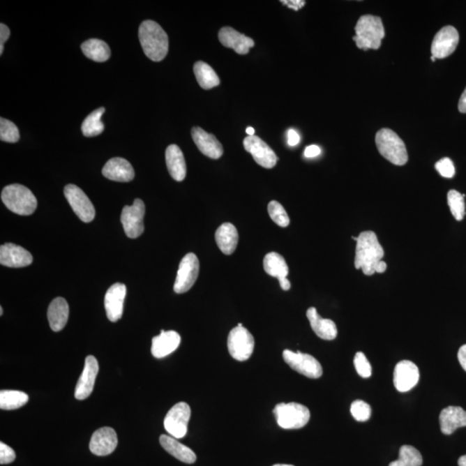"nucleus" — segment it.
Instances as JSON below:
<instances>
[{
    "label": "nucleus",
    "mask_w": 466,
    "mask_h": 466,
    "mask_svg": "<svg viewBox=\"0 0 466 466\" xmlns=\"http://www.w3.org/2000/svg\"><path fill=\"white\" fill-rule=\"evenodd\" d=\"M20 138V130L15 123L8 119H0V140L7 143H16Z\"/></svg>",
    "instance_id": "4c0bfd02"
},
{
    "label": "nucleus",
    "mask_w": 466,
    "mask_h": 466,
    "mask_svg": "<svg viewBox=\"0 0 466 466\" xmlns=\"http://www.w3.org/2000/svg\"><path fill=\"white\" fill-rule=\"evenodd\" d=\"M10 35V29L6 24H0V47H3Z\"/></svg>",
    "instance_id": "a18cd8bd"
},
{
    "label": "nucleus",
    "mask_w": 466,
    "mask_h": 466,
    "mask_svg": "<svg viewBox=\"0 0 466 466\" xmlns=\"http://www.w3.org/2000/svg\"><path fill=\"white\" fill-rule=\"evenodd\" d=\"M64 195L80 220L86 223L93 220L96 217V209L81 188L74 184H68L64 188Z\"/></svg>",
    "instance_id": "f8f14e48"
},
{
    "label": "nucleus",
    "mask_w": 466,
    "mask_h": 466,
    "mask_svg": "<svg viewBox=\"0 0 466 466\" xmlns=\"http://www.w3.org/2000/svg\"><path fill=\"white\" fill-rule=\"evenodd\" d=\"M283 356L287 366L305 377L316 379L322 376V366L318 360L311 355L299 351L294 352L290 350H284Z\"/></svg>",
    "instance_id": "6e6552de"
},
{
    "label": "nucleus",
    "mask_w": 466,
    "mask_h": 466,
    "mask_svg": "<svg viewBox=\"0 0 466 466\" xmlns=\"http://www.w3.org/2000/svg\"><path fill=\"white\" fill-rule=\"evenodd\" d=\"M431 60H432V61H435L436 58H435V57H433V56H432V57H431Z\"/></svg>",
    "instance_id": "6e6d98bb"
},
{
    "label": "nucleus",
    "mask_w": 466,
    "mask_h": 466,
    "mask_svg": "<svg viewBox=\"0 0 466 466\" xmlns=\"http://www.w3.org/2000/svg\"><path fill=\"white\" fill-rule=\"evenodd\" d=\"M300 140L301 137L296 130L293 129L289 130V132H287V144H289L290 146H296L300 143Z\"/></svg>",
    "instance_id": "c03bdc74"
},
{
    "label": "nucleus",
    "mask_w": 466,
    "mask_h": 466,
    "mask_svg": "<svg viewBox=\"0 0 466 466\" xmlns=\"http://www.w3.org/2000/svg\"><path fill=\"white\" fill-rule=\"evenodd\" d=\"M191 133L193 140L203 155L212 159L220 158L223 155V146L214 135L207 133L200 127H194Z\"/></svg>",
    "instance_id": "aec40b11"
},
{
    "label": "nucleus",
    "mask_w": 466,
    "mask_h": 466,
    "mask_svg": "<svg viewBox=\"0 0 466 466\" xmlns=\"http://www.w3.org/2000/svg\"><path fill=\"white\" fill-rule=\"evenodd\" d=\"M102 174L107 179L119 183H128L135 177L133 167L127 160L122 158L109 160L102 170Z\"/></svg>",
    "instance_id": "5701e85b"
},
{
    "label": "nucleus",
    "mask_w": 466,
    "mask_h": 466,
    "mask_svg": "<svg viewBox=\"0 0 466 466\" xmlns=\"http://www.w3.org/2000/svg\"><path fill=\"white\" fill-rule=\"evenodd\" d=\"M181 344V336L174 331H162L158 336L153 338L152 355L156 359L165 358L176 351Z\"/></svg>",
    "instance_id": "b1692460"
},
{
    "label": "nucleus",
    "mask_w": 466,
    "mask_h": 466,
    "mask_svg": "<svg viewBox=\"0 0 466 466\" xmlns=\"http://www.w3.org/2000/svg\"><path fill=\"white\" fill-rule=\"evenodd\" d=\"M48 320L50 329L54 332H60L66 326L69 315V308L66 300L57 297L49 306Z\"/></svg>",
    "instance_id": "cd10ccee"
},
{
    "label": "nucleus",
    "mask_w": 466,
    "mask_h": 466,
    "mask_svg": "<svg viewBox=\"0 0 466 466\" xmlns=\"http://www.w3.org/2000/svg\"><path fill=\"white\" fill-rule=\"evenodd\" d=\"M420 380V371L416 363L403 360L396 366L394 384L399 392H407L416 387Z\"/></svg>",
    "instance_id": "dca6fc26"
},
{
    "label": "nucleus",
    "mask_w": 466,
    "mask_h": 466,
    "mask_svg": "<svg viewBox=\"0 0 466 466\" xmlns=\"http://www.w3.org/2000/svg\"><path fill=\"white\" fill-rule=\"evenodd\" d=\"M273 466H293L290 465H283V464H278V465H274Z\"/></svg>",
    "instance_id": "864d4df0"
},
{
    "label": "nucleus",
    "mask_w": 466,
    "mask_h": 466,
    "mask_svg": "<svg viewBox=\"0 0 466 466\" xmlns=\"http://www.w3.org/2000/svg\"><path fill=\"white\" fill-rule=\"evenodd\" d=\"M279 427L283 429H300L310 420V411L297 403H279L273 410Z\"/></svg>",
    "instance_id": "423d86ee"
},
{
    "label": "nucleus",
    "mask_w": 466,
    "mask_h": 466,
    "mask_svg": "<svg viewBox=\"0 0 466 466\" xmlns=\"http://www.w3.org/2000/svg\"><path fill=\"white\" fill-rule=\"evenodd\" d=\"M227 347L233 359L238 361H246L254 352L253 335L239 323L228 335Z\"/></svg>",
    "instance_id": "0eeeda50"
},
{
    "label": "nucleus",
    "mask_w": 466,
    "mask_h": 466,
    "mask_svg": "<svg viewBox=\"0 0 466 466\" xmlns=\"http://www.w3.org/2000/svg\"><path fill=\"white\" fill-rule=\"evenodd\" d=\"M422 456L416 447L403 446L400 449L399 458L391 462L389 466H421Z\"/></svg>",
    "instance_id": "f704fd0d"
},
{
    "label": "nucleus",
    "mask_w": 466,
    "mask_h": 466,
    "mask_svg": "<svg viewBox=\"0 0 466 466\" xmlns=\"http://www.w3.org/2000/svg\"><path fill=\"white\" fill-rule=\"evenodd\" d=\"M352 239L356 241L355 268L361 269L366 276L374 275L384 257V250L378 241L376 233L373 231L363 232L359 236H352Z\"/></svg>",
    "instance_id": "f257e3e1"
},
{
    "label": "nucleus",
    "mask_w": 466,
    "mask_h": 466,
    "mask_svg": "<svg viewBox=\"0 0 466 466\" xmlns=\"http://www.w3.org/2000/svg\"><path fill=\"white\" fill-rule=\"evenodd\" d=\"M1 199L7 209L18 216H31L38 206V200L30 189L20 184L3 188Z\"/></svg>",
    "instance_id": "20e7f679"
},
{
    "label": "nucleus",
    "mask_w": 466,
    "mask_h": 466,
    "mask_svg": "<svg viewBox=\"0 0 466 466\" xmlns=\"http://www.w3.org/2000/svg\"><path fill=\"white\" fill-rule=\"evenodd\" d=\"M126 296V286L123 283H115L109 287L105 296V308L107 318L112 322L122 318L123 301Z\"/></svg>",
    "instance_id": "6ab92c4d"
},
{
    "label": "nucleus",
    "mask_w": 466,
    "mask_h": 466,
    "mask_svg": "<svg viewBox=\"0 0 466 466\" xmlns=\"http://www.w3.org/2000/svg\"><path fill=\"white\" fill-rule=\"evenodd\" d=\"M354 366L356 373H358L359 376L363 378L370 377L371 373H373L370 362L368 361L366 356L361 352L356 353L354 356Z\"/></svg>",
    "instance_id": "ea45409f"
},
{
    "label": "nucleus",
    "mask_w": 466,
    "mask_h": 466,
    "mask_svg": "<svg viewBox=\"0 0 466 466\" xmlns=\"http://www.w3.org/2000/svg\"><path fill=\"white\" fill-rule=\"evenodd\" d=\"M386 269H387V264H386L384 261H381L380 264H378L377 273H379V274H381V273L385 272Z\"/></svg>",
    "instance_id": "8fccbe9b"
},
{
    "label": "nucleus",
    "mask_w": 466,
    "mask_h": 466,
    "mask_svg": "<svg viewBox=\"0 0 466 466\" xmlns=\"http://www.w3.org/2000/svg\"><path fill=\"white\" fill-rule=\"evenodd\" d=\"M246 133L248 134L249 136H254L255 130L253 128V127H247Z\"/></svg>",
    "instance_id": "603ef678"
},
{
    "label": "nucleus",
    "mask_w": 466,
    "mask_h": 466,
    "mask_svg": "<svg viewBox=\"0 0 466 466\" xmlns=\"http://www.w3.org/2000/svg\"><path fill=\"white\" fill-rule=\"evenodd\" d=\"M376 144L380 154L393 165L403 166L409 161L405 144L392 130L384 128L377 132Z\"/></svg>",
    "instance_id": "39448f33"
},
{
    "label": "nucleus",
    "mask_w": 466,
    "mask_h": 466,
    "mask_svg": "<svg viewBox=\"0 0 466 466\" xmlns=\"http://www.w3.org/2000/svg\"><path fill=\"white\" fill-rule=\"evenodd\" d=\"M447 203L451 213L458 221L463 220L465 216V197L457 190H450L447 194Z\"/></svg>",
    "instance_id": "c9c22d12"
},
{
    "label": "nucleus",
    "mask_w": 466,
    "mask_h": 466,
    "mask_svg": "<svg viewBox=\"0 0 466 466\" xmlns=\"http://www.w3.org/2000/svg\"><path fill=\"white\" fill-rule=\"evenodd\" d=\"M82 50L87 58L98 63H103L111 57V50L107 43L100 39L92 38L84 42Z\"/></svg>",
    "instance_id": "7c9ffc66"
},
{
    "label": "nucleus",
    "mask_w": 466,
    "mask_h": 466,
    "mask_svg": "<svg viewBox=\"0 0 466 466\" xmlns=\"http://www.w3.org/2000/svg\"><path fill=\"white\" fill-rule=\"evenodd\" d=\"M160 444L170 455L186 464H194L196 455L189 447L177 442L172 436L163 435L160 436Z\"/></svg>",
    "instance_id": "c85d7f7f"
},
{
    "label": "nucleus",
    "mask_w": 466,
    "mask_h": 466,
    "mask_svg": "<svg viewBox=\"0 0 466 466\" xmlns=\"http://www.w3.org/2000/svg\"><path fill=\"white\" fill-rule=\"evenodd\" d=\"M29 396L27 393L18 391H0V409L3 410H14L20 409L28 403Z\"/></svg>",
    "instance_id": "72a5a7b5"
},
{
    "label": "nucleus",
    "mask_w": 466,
    "mask_h": 466,
    "mask_svg": "<svg viewBox=\"0 0 466 466\" xmlns=\"http://www.w3.org/2000/svg\"><path fill=\"white\" fill-rule=\"evenodd\" d=\"M145 206L143 200L136 199L133 206L123 207L121 222L126 234L130 239H137L144 231V217Z\"/></svg>",
    "instance_id": "9b49d317"
},
{
    "label": "nucleus",
    "mask_w": 466,
    "mask_h": 466,
    "mask_svg": "<svg viewBox=\"0 0 466 466\" xmlns=\"http://www.w3.org/2000/svg\"><path fill=\"white\" fill-rule=\"evenodd\" d=\"M118 446V436L114 428L104 427L93 433L89 449L97 456H107L114 453Z\"/></svg>",
    "instance_id": "f3484780"
},
{
    "label": "nucleus",
    "mask_w": 466,
    "mask_h": 466,
    "mask_svg": "<svg viewBox=\"0 0 466 466\" xmlns=\"http://www.w3.org/2000/svg\"><path fill=\"white\" fill-rule=\"evenodd\" d=\"M460 35L453 27H445L438 31L433 40L431 53L437 59H444L451 56L457 49Z\"/></svg>",
    "instance_id": "4468645a"
},
{
    "label": "nucleus",
    "mask_w": 466,
    "mask_h": 466,
    "mask_svg": "<svg viewBox=\"0 0 466 466\" xmlns=\"http://www.w3.org/2000/svg\"><path fill=\"white\" fill-rule=\"evenodd\" d=\"M194 73L199 85L203 89L209 90L220 85V78H218L216 72L204 61H200L195 63Z\"/></svg>",
    "instance_id": "2f4dec72"
},
{
    "label": "nucleus",
    "mask_w": 466,
    "mask_h": 466,
    "mask_svg": "<svg viewBox=\"0 0 466 466\" xmlns=\"http://www.w3.org/2000/svg\"><path fill=\"white\" fill-rule=\"evenodd\" d=\"M16 458L15 451L6 444L0 443V464L7 465L13 463Z\"/></svg>",
    "instance_id": "79ce46f5"
},
{
    "label": "nucleus",
    "mask_w": 466,
    "mask_h": 466,
    "mask_svg": "<svg viewBox=\"0 0 466 466\" xmlns=\"http://www.w3.org/2000/svg\"><path fill=\"white\" fill-rule=\"evenodd\" d=\"M0 315H3V308H0Z\"/></svg>",
    "instance_id": "5fc2aeb1"
},
{
    "label": "nucleus",
    "mask_w": 466,
    "mask_h": 466,
    "mask_svg": "<svg viewBox=\"0 0 466 466\" xmlns=\"http://www.w3.org/2000/svg\"><path fill=\"white\" fill-rule=\"evenodd\" d=\"M166 165L174 180L183 181L187 174V166L183 151L176 144H171L165 152Z\"/></svg>",
    "instance_id": "bb28decb"
},
{
    "label": "nucleus",
    "mask_w": 466,
    "mask_h": 466,
    "mask_svg": "<svg viewBox=\"0 0 466 466\" xmlns=\"http://www.w3.org/2000/svg\"><path fill=\"white\" fill-rule=\"evenodd\" d=\"M190 417L191 409L188 403L181 402L176 404L166 414L165 430L174 438H183L187 435Z\"/></svg>",
    "instance_id": "9d476101"
},
{
    "label": "nucleus",
    "mask_w": 466,
    "mask_h": 466,
    "mask_svg": "<svg viewBox=\"0 0 466 466\" xmlns=\"http://www.w3.org/2000/svg\"><path fill=\"white\" fill-rule=\"evenodd\" d=\"M216 240L222 253L225 255H232L238 246V230L232 224L224 223L217 229Z\"/></svg>",
    "instance_id": "c756f323"
},
{
    "label": "nucleus",
    "mask_w": 466,
    "mask_h": 466,
    "mask_svg": "<svg viewBox=\"0 0 466 466\" xmlns=\"http://www.w3.org/2000/svg\"><path fill=\"white\" fill-rule=\"evenodd\" d=\"M200 271L198 257L194 253H188L181 260L178 269L174 290L177 294L188 292L195 285Z\"/></svg>",
    "instance_id": "1a4fd4ad"
},
{
    "label": "nucleus",
    "mask_w": 466,
    "mask_h": 466,
    "mask_svg": "<svg viewBox=\"0 0 466 466\" xmlns=\"http://www.w3.org/2000/svg\"><path fill=\"white\" fill-rule=\"evenodd\" d=\"M243 147L250 153L258 165L272 169L278 163V156L269 145L257 136H248L243 140Z\"/></svg>",
    "instance_id": "ddd939ff"
},
{
    "label": "nucleus",
    "mask_w": 466,
    "mask_h": 466,
    "mask_svg": "<svg viewBox=\"0 0 466 466\" xmlns=\"http://www.w3.org/2000/svg\"><path fill=\"white\" fill-rule=\"evenodd\" d=\"M144 52L149 59L161 61L169 51V36L158 23L152 20L144 21L138 31Z\"/></svg>",
    "instance_id": "f03ea898"
},
{
    "label": "nucleus",
    "mask_w": 466,
    "mask_h": 466,
    "mask_svg": "<svg viewBox=\"0 0 466 466\" xmlns=\"http://www.w3.org/2000/svg\"><path fill=\"white\" fill-rule=\"evenodd\" d=\"M307 317L317 336L324 340H333L336 338L338 329L332 320L322 318L315 308L308 309Z\"/></svg>",
    "instance_id": "a878e982"
},
{
    "label": "nucleus",
    "mask_w": 466,
    "mask_h": 466,
    "mask_svg": "<svg viewBox=\"0 0 466 466\" xmlns=\"http://www.w3.org/2000/svg\"><path fill=\"white\" fill-rule=\"evenodd\" d=\"M435 169L440 176L445 178H453L455 174V167L453 161L449 158H442L436 163Z\"/></svg>",
    "instance_id": "a19ab883"
},
{
    "label": "nucleus",
    "mask_w": 466,
    "mask_h": 466,
    "mask_svg": "<svg viewBox=\"0 0 466 466\" xmlns=\"http://www.w3.org/2000/svg\"><path fill=\"white\" fill-rule=\"evenodd\" d=\"M458 111L461 114H466V89L463 93H462L460 101H458Z\"/></svg>",
    "instance_id": "09e8293b"
},
{
    "label": "nucleus",
    "mask_w": 466,
    "mask_h": 466,
    "mask_svg": "<svg viewBox=\"0 0 466 466\" xmlns=\"http://www.w3.org/2000/svg\"><path fill=\"white\" fill-rule=\"evenodd\" d=\"M320 153H322V151H320V148L319 146H317V145H310V146L306 148L304 155L306 158H315V156H318Z\"/></svg>",
    "instance_id": "49530a36"
},
{
    "label": "nucleus",
    "mask_w": 466,
    "mask_h": 466,
    "mask_svg": "<svg viewBox=\"0 0 466 466\" xmlns=\"http://www.w3.org/2000/svg\"><path fill=\"white\" fill-rule=\"evenodd\" d=\"M356 36L353 40L360 50L380 49L385 30L381 17L373 15L360 17L355 27Z\"/></svg>",
    "instance_id": "7ed1b4c3"
},
{
    "label": "nucleus",
    "mask_w": 466,
    "mask_h": 466,
    "mask_svg": "<svg viewBox=\"0 0 466 466\" xmlns=\"http://www.w3.org/2000/svg\"><path fill=\"white\" fill-rule=\"evenodd\" d=\"M99 373V363L93 356H87L85 366L75 389V398L84 400L92 394L97 375Z\"/></svg>",
    "instance_id": "2eb2a0df"
},
{
    "label": "nucleus",
    "mask_w": 466,
    "mask_h": 466,
    "mask_svg": "<svg viewBox=\"0 0 466 466\" xmlns=\"http://www.w3.org/2000/svg\"><path fill=\"white\" fill-rule=\"evenodd\" d=\"M268 212L271 220L279 227H287L290 225V217L287 216L286 210L284 209L281 204L276 202V200H272L269 203Z\"/></svg>",
    "instance_id": "e433bc0d"
},
{
    "label": "nucleus",
    "mask_w": 466,
    "mask_h": 466,
    "mask_svg": "<svg viewBox=\"0 0 466 466\" xmlns=\"http://www.w3.org/2000/svg\"><path fill=\"white\" fill-rule=\"evenodd\" d=\"M264 269L268 275L278 279L280 286L284 291L290 290L291 284L287 278L289 266L281 255L278 253H268L264 257Z\"/></svg>",
    "instance_id": "4be33fe9"
},
{
    "label": "nucleus",
    "mask_w": 466,
    "mask_h": 466,
    "mask_svg": "<svg viewBox=\"0 0 466 466\" xmlns=\"http://www.w3.org/2000/svg\"><path fill=\"white\" fill-rule=\"evenodd\" d=\"M105 112V107H100L87 116L82 125V132L84 136L96 137L103 133L105 126L101 121V116H103Z\"/></svg>",
    "instance_id": "473e14b6"
},
{
    "label": "nucleus",
    "mask_w": 466,
    "mask_h": 466,
    "mask_svg": "<svg viewBox=\"0 0 466 466\" xmlns=\"http://www.w3.org/2000/svg\"><path fill=\"white\" fill-rule=\"evenodd\" d=\"M218 40L225 48H230L239 54L249 53L250 49L253 48V39L240 33L232 27L222 28L218 32Z\"/></svg>",
    "instance_id": "412c9836"
},
{
    "label": "nucleus",
    "mask_w": 466,
    "mask_h": 466,
    "mask_svg": "<svg viewBox=\"0 0 466 466\" xmlns=\"http://www.w3.org/2000/svg\"><path fill=\"white\" fill-rule=\"evenodd\" d=\"M440 430L450 435L458 428L466 427V411L461 407L449 406L439 414Z\"/></svg>",
    "instance_id": "393cba45"
},
{
    "label": "nucleus",
    "mask_w": 466,
    "mask_h": 466,
    "mask_svg": "<svg viewBox=\"0 0 466 466\" xmlns=\"http://www.w3.org/2000/svg\"><path fill=\"white\" fill-rule=\"evenodd\" d=\"M458 466H466V455L460 458L458 460Z\"/></svg>",
    "instance_id": "3c124183"
},
{
    "label": "nucleus",
    "mask_w": 466,
    "mask_h": 466,
    "mask_svg": "<svg viewBox=\"0 0 466 466\" xmlns=\"http://www.w3.org/2000/svg\"><path fill=\"white\" fill-rule=\"evenodd\" d=\"M351 413L353 418L358 421H366L371 416V407L362 400H356L352 403Z\"/></svg>",
    "instance_id": "58836bf2"
},
{
    "label": "nucleus",
    "mask_w": 466,
    "mask_h": 466,
    "mask_svg": "<svg viewBox=\"0 0 466 466\" xmlns=\"http://www.w3.org/2000/svg\"><path fill=\"white\" fill-rule=\"evenodd\" d=\"M458 359L460 366L466 371V345H464L463 347H461L458 350Z\"/></svg>",
    "instance_id": "de8ad7c7"
},
{
    "label": "nucleus",
    "mask_w": 466,
    "mask_h": 466,
    "mask_svg": "<svg viewBox=\"0 0 466 466\" xmlns=\"http://www.w3.org/2000/svg\"><path fill=\"white\" fill-rule=\"evenodd\" d=\"M33 262L32 255L27 250L14 243H6L0 247V264L10 268H23Z\"/></svg>",
    "instance_id": "a211bd4d"
},
{
    "label": "nucleus",
    "mask_w": 466,
    "mask_h": 466,
    "mask_svg": "<svg viewBox=\"0 0 466 466\" xmlns=\"http://www.w3.org/2000/svg\"><path fill=\"white\" fill-rule=\"evenodd\" d=\"M281 3L297 12L305 6L306 1L304 0H282Z\"/></svg>",
    "instance_id": "37998d69"
}]
</instances>
